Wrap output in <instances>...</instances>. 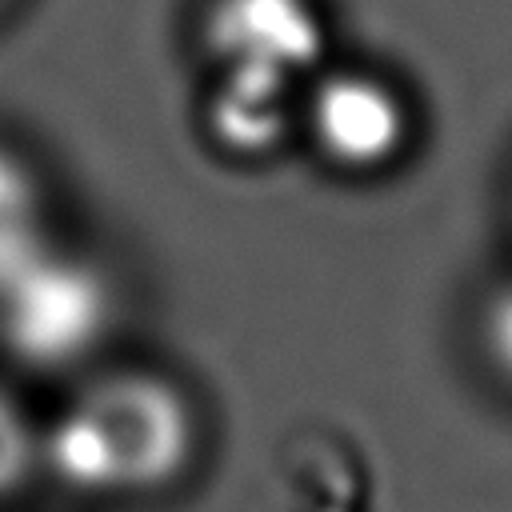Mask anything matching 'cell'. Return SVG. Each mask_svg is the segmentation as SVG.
<instances>
[{
    "label": "cell",
    "mask_w": 512,
    "mask_h": 512,
    "mask_svg": "<svg viewBox=\"0 0 512 512\" xmlns=\"http://www.w3.org/2000/svg\"><path fill=\"white\" fill-rule=\"evenodd\" d=\"M56 244L40 172L16 148L0 144V288Z\"/></svg>",
    "instance_id": "6"
},
{
    "label": "cell",
    "mask_w": 512,
    "mask_h": 512,
    "mask_svg": "<svg viewBox=\"0 0 512 512\" xmlns=\"http://www.w3.org/2000/svg\"><path fill=\"white\" fill-rule=\"evenodd\" d=\"M480 340H484L488 364L512 388V284H504L488 296L484 316H480Z\"/></svg>",
    "instance_id": "8"
},
{
    "label": "cell",
    "mask_w": 512,
    "mask_h": 512,
    "mask_svg": "<svg viewBox=\"0 0 512 512\" xmlns=\"http://www.w3.org/2000/svg\"><path fill=\"white\" fill-rule=\"evenodd\" d=\"M40 472V428L24 412V404L0 388V500L28 488Z\"/></svg>",
    "instance_id": "7"
},
{
    "label": "cell",
    "mask_w": 512,
    "mask_h": 512,
    "mask_svg": "<svg viewBox=\"0 0 512 512\" xmlns=\"http://www.w3.org/2000/svg\"><path fill=\"white\" fill-rule=\"evenodd\" d=\"M200 444L196 408L160 372L120 368L80 384L40 428V472L96 500L148 496L176 484Z\"/></svg>",
    "instance_id": "1"
},
{
    "label": "cell",
    "mask_w": 512,
    "mask_h": 512,
    "mask_svg": "<svg viewBox=\"0 0 512 512\" xmlns=\"http://www.w3.org/2000/svg\"><path fill=\"white\" fill-rule=\"evenodd\" d=\"M292 88L264 76L220 72L208 96V132L232 156H264L292 132Z\"/></svg>",
    "instance_id": "5"
},
{
    "label": "cell",
    "mask_w": 512,
    "mask_h": 512,
    "mask_svg": "<svg viewBox=\"0 0 512 512\" xmlns=\"http://www.w3.org/2000/svg\"><path fill=\"white\" fill-rule=\"evenodd\" d=\"M4 4H8V0H0V8H4Z\"/></svg>",
    "instance_id": "9"
},
{
    "label": "cell",
    "mask_w": 512,
    "mask_h": 512,
    "mask_svg": "<svg viewBox=\"0 0 512 512\" xmlns=\"http://www.w3.org/2000/svg\"><path fill=\"white\" fill-rule=\"evenodd\" d=\"M116 296L108 276L52 244L0 288V340L12 360L36 372L84 364L108 336Z\"/></svg>",
    "instance_id": "2"
},
{
    "label": "cell",
    "mask_w": 512,
    "mask_h": 512,
    "mask_svg": "<svg viewBox=\"0 0 512 512\" xmlns=\"http://www.w3.org/2000/svg\"><path fill=\"white\" fill-rule=\"evenodd\" d=\"M200 40L220 72L296 84L328 48L316 0H208Z\"/></svg>",
    "instance_id": "3"
},
{
    "label": "cell",
    "mask_w": 512,
    "mask_h": 512,
    "mask_svg": "<svg viewBox=\"0 0 512 512\" xmlns=\"http://www.w3.org/2000/svg\"><path fill=\"white\" fill-rule=\"evenodd\" d=\"M308 136L316 152L344 172H380L388 168L412 132L404 96L372 72L340 68L316 80L308 96Z\"/></svg>",
    "instance_id": "4"
}]
</instances>
